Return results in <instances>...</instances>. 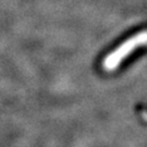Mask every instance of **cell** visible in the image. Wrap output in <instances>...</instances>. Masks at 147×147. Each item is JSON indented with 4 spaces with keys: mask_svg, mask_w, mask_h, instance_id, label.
Masks as SVG:
<instances>
[{
    "mask_svg": "<svg viewBox=\"0 0 147 147\" xmlns=\"http://www.w3.org/2000/svg\"><path fill=\"white\" fill-rule=\"evenodd\" d=\"M147 39V34L146 31H142L140 33L135 34L134 36H132L131 38L126 39L125 42H123L120 46L111 51L102 61V67L106 71H115L119 64H120L125 57H127L130 53H132L137 47L144 46L146 44Z\"/></svg>",
    "mask_w": 147,
    "mask_h": 147,
    "instance_id": "cell-1",
    "label": "cell"
}]
</instances>
